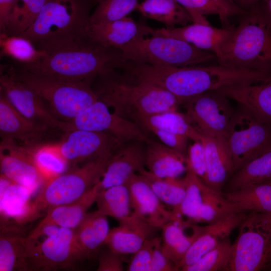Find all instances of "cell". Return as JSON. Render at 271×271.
Instances as JSON below:
<instances>
[{
  "label": "cell",
  "mask_w": 271,
  "mask_h": 271,
  "mask_svg": "<svg viewBox=\"0 0 271 271\" xmlns=\"http://www.w3.org/2000/svg\"><path fill=\"white\" fill-rule=\"evenodd\" d=\"M224 143L234 173L271 149V124L261 121L246 108L240 106L235 111Z\"/></svg>",
  "instance_id": "10"
},
{
  "label": "cell",
  "mask_w": 271,
  "mask_h": 271,
  "mask_svg": "<svg viewBox=\"0 0 271 271\" xmlns=\"http://www.w3.org/2000/svg\"><path fill=\"white\" fill-rule=\"evenodd\" d=\"M240 18L216 56L218 63L271 76V18L261 1Z\"/></svg>",
  "instance_id": "1"
},
{
  "label": "cell",
  "mask_w": 271,
  "mask_h": 271,
  "mask_svg": "<svg viewBox=\"0 0 271 271\" xmlns=\"http://www.w3.org/2000/svg\"><path fill=\"white\" fill-rule=\"evenodd\" d=\"M125 184L129 190L132 212L153 227L162 228L170 221L182 218L166 207L138 174L132 175Z\"/></svg>",
  "instance_id": "18"
},
{
  "label": "cell",
  "mask_w": 271,
  "mask_h": 271,
  "mask_svg": "<svg viewBox=\"0 0 271 271\" xmlns=\"http://www.w3.org/2000/svg\"><path fill=\"white\" fill-rule=\"evenodd\" d=\"M223 194L235 206L237 212L271 214V181L223 192Z\"/></svg>",
  "instance_id": "33"
},
{
  "label": "cell",
  "mask_w": 271,
  "mask_h": 271,
  "mask_svg": "<svg viewBox=\"0 0 271 271\" xmlns=\"http://www.w3.org/2000/svg\"><path fill=\"white\" fill-rule=\"evenodd\" d=\"M15 70L18 78L38 94L62 121H71L98 99L92 81H71L22 68Z\"/></svg>",
  "instance_id": "5"
},
{
  "label": "cell",
  "mask_w": 271,
  "mask_h": 271,
  "mask_svg": "<svg viewBox=\"0 0 271 271\" xmlns=\"http://www.w3.org/2000/svg\"><path fill=\"white\" fill-rule=\"evenodd\" d=\"M189 13L193 23L210 24L205 16H218L222 28H231L230 19L240 17L246 12L233 0H176Z\"/></svg>",
  "instance_id": "31"
},
{
  "label": "cell",
  "mask_w": 271,
  "mask_h": 271,
  "mask_svg": "<svg viewBox=\"0 0 271 271\" xmlns=\"http://www.w3.org/2000/svg\"><path fill=\"white\" fill-rule=\"evenodd\" d=\"M270 181H271V180H270Z\"/></svg>",
  "instance_id": "52"
},
{
  "label": "cell",
  "mask_w": 271,
  "mask_h": 271,
  "mask_svg": "<svg viewBox=\"0 0 271 271\" xmlns=\"http://www.w3.org/2000/svg\"><path fill=\"white\" fill-rule=\"evenodd\" d=\"M13 226L1 227L0 271L30 270L28 259V236Z\"/></svg>",
  "instance_id": "29"
},
{
  "label": "cell",
  "mask_w": 271,
  "mask_h": 271,
  "mask_svg": "<svg viewBox=\"0 0 271 271\" xmlns=\"http://www.w3.org/2000/svg\"><path fill=\"white\" fill-rule=\"evenodd\" d=\"M156 229L132 212L109 230L105 245L120 254H134L147 239L154 237Z\"/></svg>",
  "instance_id": "21"
},
{
  "label": "cell",
  "mask_w": 271,
  "mask_h": 271,
  "mask_svg": "<svg viewBox=\"0 0 271 271\" xmlns=\"http://www.w3.org/2000/svg\"><path fill=\"white\" fill-rule=\"evenodd\" d=\"M58 143L46 144L32 150L35 164L45 183L71 169L60 151Z\"/></svg>",
  "instance_id": "39"
},
{
  "label": "cell",
  "mask_w": 271,
  "mask_h": 271,
  "mask_svg": "<svg viewBox=\"0 0 271 271\" xmlns=\"http://www.w3.org/2000/svg\"><path fill=\"white\" fill-rule=\"evenodd\" d=\"M271 180V149L235 172L226 183L225 192Z\"/></svg>",
  "instance_id": "35"
},
{
  "label": "cell",
  "mask_w": 271,
  "mask_h": 271,
  "mask_svg": "<svg viewBox=\"0 0 271 271\" xmlns=\"http://www.w3.org/2000/svg\"><path fill=\"white\" fill-rule=\"evenodd\" d=\"M132 121L144 132L158 129L186 136L193 142L200 140L201 134L190 123L184 113L178 109L142 115L135 118Z\"/></svg>",
  "instance_id": "32"
},
{
  "label": "cell",
  "mask_w": 271,
  "mask_h": 271,
  "mask_svg": "<svg viewBox=\"0 0 271 271\" xmlns=\"http://www.w3.org/2000/svg\"><path fill=\"white\" fill-rule=\"evenodd\" d=\"M0 166L1 174L27 188L32 194L45 183L35 164L32 150L12 141H1Z\"/></svg>",
  "instance_id": "17"
},
{
  "label": "cell",
  "mask_w": 271,
  "mask_h": 271,
  "mask_svg": "<svg viewBox=\"0 0 271 271\" xmlns=\"http://www.w3.org/2000/svg\"><path fill=\"white\" fill-rule=\"evenodd\" d=\"M2 70L0 91L21 114L34 122L65 132L66 122L58 119L44 100L18 78L14 68Z\"/></svg>",
  "instance_id": "13"
},
{
  "label": "cell",
  "mask_w": 271,
  "mask_h": 271,
  "mask_svg": "<svg viewBox=\"0 0 271 271\" xmlns=\"http://www.w3.org/2000/svg\"><path fill=\"white\" fill-rule=\"evenodd\" d=\"M66 122L65 132L74 129L103 132L123 142H146L149 138L137 124L111 112L109 107L99 99L73 120Z\"/></svg>",
  "instance_id": "14"
},
{
  "label": "cell",
  "mask_w": 271,
  "mask_h": 271,
  "mask_svg": "<svg viewBox=\"0 0 271 271\" xmlns=\"http://www.w3.org/2000/svg\"><path fill=\"white\" fill-rule=\"evenodd\" d=\"M220 91L206 92L183 101L186 117L201 134L224 142L235 111Z\"/></svg>",
  "instance_id": "11"
},
{
  "label": "cell",
  "mask_w": 271,
  "mask_h": 271,
  "mask_svg": "<svg viewBox=\"0 0 271 271\" xmlns=\"http://www.w3.org/2000/svg\"><path fill=\"white\" fill-rule=\"evenodd\" d=\"M46 0H17L10 16L5 33L21 35L34 23Z\"/></svg>",
  "instance_id": "40"
},
{
  "label": "cell",
  "mask_w": 271,
  "mask_h": 271,
  "mask_svg": "<svg viewBox=\"0 0 271 271\" xmlns=\"http://www.w3.org/2000/svg\"><path fill=\"white\" fill-rule=\"evenodd\" d=\"M207 169L206 184L222 193L226 182L233 173V165L223 141L201 134Z\"/></svg>",
  "instance_id": "27"
},
{
  "label": "cell",
  "mask_w": 271,
  "mask_h": 271,
  "mask_svg": "<svg viewBox=\"0 0 271 271\" xmlns=\"http://www.w3.org/2000/svg\"><path fill=\"white\" fill-rule=\"evenodd\" d=\"M145 166V142L131 140L124 142L114 152L101 179L95 184L97 193L125 184L132 175L138 173Z\"/></svg>",
  "instance_id": "16"
},
{
  "label": "cell",
  "mask_w": 271,
  "mask_h": 271,
  "mask_svg": "<svg viewBox=\"0 0 271 271\" xmlns=\"http://www.w3.org/2000/svg\"><path fill=\"white\" fill-rule=\"evenodd\" d=\"M152 30L126 17L109 22L89 23L87 38L104 47L121 51L137 39L151 35Z\"/></svg>",
  "instance_id": "19"
},
{
  "label": "cell",
  "mask_w": 271,
  "mask_h": 271,
  "mask_svg": "<svg viewBox=\"0 0 271 271\" xmlns=\"http://www.w3.org/2000/svg\"><path fill=\"white\" fill-rule=\"evenodd\" d=\"M124 142L108 133L74 129L65 133L58 146L72 168L100 158L111 156Z\"/></svg>",
  "instance_id": "15"
},
{
  "label": "cell",
  "mask_w": 271,
  "mask_h": 271,
  "mask_svg": "<svg viewBox=\"0 0 271 271\" xmlns=\"http://www.w3.org/2000/svg\"><path fill=\"white\" fill-rule=\"evenodd\" d=\"M158 237L147 239L134 253L128 265L129 271H150L153 252Z\"/></svg>",
  "instance_id": "43"
},
{
  "label": "cell",
  "mask_w": 271,
  "mask_h": 271,
  "mask_svg": "<svg viewBox=\"0 0 271 271\" xmlns=\"http://www.w3.org/2000/svg\"><path fill=\"white\" fill-rule=\"evenodd\" d=\"M122 255L109 248L101 251L98 256V271H122L123 270Z\"/></svg>",
  "instance_id": "46"
},
{
  "label": "cell",
  "mask_w": 271,
  "mask_h": 271,
  "mask_svg": "<svg viewBox=\"0 0 271 271\" xmlns=\"http://www.w3.org/2000/svg\"><path fill=\"white\" fill-rule=\"evenodd\" d=\"M137 10L144 17L171 29L193 23L188 12L176 0H144Z\"/></svg>",
  "instance_id": "34"
},
{
  "label": "cell",
  "mask_w": 271,
  "mask_h": 271,
  "mask_svg": "<svg viewBox=\"0 0 271 271\" xmlns=\"http://www.w3.org/2000/svg\"><path fill=\"white\" fill-rule=\"evenodd\" d=\"M150 132L157 137L162 143L187 157V143L189 139L187 137L158 129L152 130Z\"/></svg>",
  "instance_id": "45"
},
{
  "label": "cell",
  "mask_w": 271,
  "mask_h": 271,
  "mask_svg": "<svg viewBox=\"0 0 271 271\" xmlns=\"http://www.w3.org/2000/svg\"><path fill=\"white\" fill-rule=\"evenodd\" d=\"M190 221L182 218L170 221L162 228V247L165 256L178 266L186 252L202 232L204 226L195 224L193 231L187 235L185 230Z\"/></svg>",
  "instance_id": "30"
},
{
  "label": "cell",
  "mask_w": 271,
  "mask_h": 271,
  "mask_svg": "<svg viewBox=\"0 0 271 271\" xmlns=\"http://www.w3.org/2000/svg\"><path fill=\"white\" fill-rule=\"evenodd\" d=\"M35 239L28 237L30 270L74 269L85 260L76 243L74 229L48 226Z\"/></svg>",
  "instance_id": "8"
},
{
  "label": "cell",
  "mask_w": 271,
  "mask_h": 271,
  "mask_svg": "<svg viewBox=\"0 0 271 271\" xmlns=\"http://www.w3.org/2000/svg\"><path fill=\"white\" fill-rule=\"evenodd\" d=\"M111 156L71 168L46 182L33 201L38 211L78 200L100 181Z\"/></svg>",
  "instance_id": "9"
},
{
  "label": "cell",
  "mask_w": 271,
  "mask_h": 271,
  "mask_svg": "<svg viewBox=\"0 0 271 271\" xmlns=\"http://www.w3.org/2000/svg\"><path fill=\"white\" fill-rule=\"evenodd\" d=\"M270 80H271V76H270L269 77H268V78L265 80V81H270Z\"/></svg>",
  "instance_id": "51"
},
{
  "label": "cell",
  "mask_w": 271,
  "mask_h": 271,
  "mask_svg": "<svg viewBox=\"0 0 271 271\" xmlns=\"http://www.w3.org/2000/svg\"><path fill=\"white\" fill-rule=\"evenodd\" d=\"M93 0H46L37 19L22 36L47 53L87 40Z\"/></svg>",
  "instance_id": "3"
},
{
  "label": "cell",
  "mask_w": 271,
  "mask_h": 271,
  "mask_svg": "<svg viewBox=\"0 0 271 271\" xmlns=\"http://www.w3.org/2000/svg\"><path fill=\"white\" fill-rule=\"evenodd\" d=\"M65 133L34 122L21 114L0 91V137L30 150L59 143Z\"/></svg>",
  "instance_id": "12"
},
{
  "label": "cell",
  "mask_w": 271,
  "mask_h": 271,
  "mask_svg": "<svg viewBox=\"0 0 271 271\" xmlns=\"http://www.w3.org/2000/svg\"><path fill=\"white\" fill-rule=\"evenodd\" d=\"M141 37L121 52L123 59L152 65L184 67L216 59L213 53L199 49L183 40L164 36Z\"/></svg>",
  "instance_id": "7"
},
{
  "label": "cell",
  "mask_w": 271,
  "mask_h": 271,
  "mask_svg": "<svg viewBox=\"0 0 271 271\" xmlns=\"http://www.w3.org/2000/svg\"><path fill=\"white\" fill-rule=\"evenodd\" d=\"M261 1L271 18V0H261Z\"/></svg>",
  "instance_id": "50"
},
{
  "label": "cell",
  "mask_w": 271,
  "mask_h": 271,
  "mask_svg": "<svg viewBox=\"0 0 271 271\" xmlns=\"http://www.w3.org/2000/svg\"><path fill=\"white\" fill-rule=\"evenodd\" d=\"M97 193L95 185L78 200L50 208L47 211L45 217L28 237L31 239L35 238L44 228L48 226L76 229L82 221L88 209L95 202Z\"/></svg>",
  "instance_id": "25"
},
{
  "label": "cell",
  "mask_w": 271,
  "mask_h": 271,
  "mask_svg": "<svg viewBox=\"0 0 271 271\" xmlns=\"http://www.w3.org/2000/svg\"><path fill=\"white\" fill-rule=\"evenodd\" d=\"M17 0H0V30L5 33L8 20Z\"/></svg>",
  "instance_id": "48"
},
{
  "label": "cell",
  "mask_w": 271,
  "mask_h": 271,
  "mask_svg": "<svg viewBox=\"0 0 271 271\" xmlns=\"http://www.w3.org/2000/svg\"><path fill=\"white\" fill-rule=\"evenodd\" d=\"M241 9L248 11L256 6L261 0H233Z\"/></svg>",
  "instance_id": "49"
},
{
  "label": "cell",
  "mask_w": 271,
  "mask_h": 271,
  "mask_svg": "<svg viewBox=\"0 0 271 271\" xmlns=\"http://www.w3.org/2000/svg\"><path fill=\"white\" fill-rule=\"evenodd\" d=\"M146 143V166L162 178H178L187 170V159L176 150L150 138Z\"/></svg>",
  "instance_id": "26"
},
{
  "label": "cell",
  "mask_w": 271,
  "mask_h": 271,
  "mask_svg": "<svg viewBox=\"0 0 271 271\" xmlns=\"http://www.w3.org/2000/svg\"><path fill=\"white\" fill-rule=\"evenodd\" d=\"M123 61L120 51L104 47L88 39L51 52L37 63L22 69L71 81H93L118 69Z\"/></svg>",
  "instance_id": "4"
},
{
  "label": "cell",
  "mask_w": 271,
  "mask_h": 271,
  "mask_svg": "<svg viewBox=\"0 0 271 271\" xmlns=\"http://www.w3.org/2000/svg\"><path fill=\"white\" fill-rule=\"evenodd\" d=\"M232 244L227 237L194 263L181 268L182 271H226Z\"/></svg>",
  "instance_id": "41"
},
{
  "label": "cell",
  "mask_w": 271,
  "mask_h": 271,
  "mask_svg": "<svg viewBox=\"0 0 271 271\" xmlns=\"http://www.w3.org/2000/svg\"><path fill=\"white\" fill-rule=\"evenodd\" d=\"M226 271L271 269V214L247 212L238 227Z\"/></svg>",
  "instance_id": "6"
},
{
  "label": "cell",
  "mask_w": 271,
  "mask_h": 271,
  "mask_svg": "<svg viewBox=\"0 0 271 271\" xmlns=\"http://www.w3.org/2000/svg\"><path fill=\"white\" fill-rule=\"evenodd\" d=\"M2 56L9 57L26 67L33 65L44 58L47 52L38 49L29 39L22 35L1 33Z\"/></svg>",
  "instance_id": "37"
},
{
  "label": "cell",
  "mask_w": 271,
  "mask_h": 271,
  "mask_svg": "<svg viewBox=\"0 0 271 271\" xmlns=\"http://www.w3.org/2000/svg\"><path fill=\"white\" fill-rule=\"evenodd\" d=\"M32 194L24 186L14 183L1 174L0 208L3 221L13 219L19 224L27 223L40 213L30 200Z\"/></svg>",
  "instance_id": "23"
},
{
  "label": "cell",
  "mask_w": 271,
  "mask_h": 271,
  "mask_svg": "<svg viewBox=\"0 0 271 271\" xmlns=\"http://www.w3.org/2000/svg\"><path fill=\"white\" fill-rule=\"evenodd\" d=\"M220 91L259 120L271 124V80L232 86Z\"/></svg>",
  "instance_id": "24"
},
{
  "label": "cell",
  "mask_w": 271,
  "mask_h": 271,
  "mask_svg": "<svg viewBox=\"0 0 271 271\" xmlns=\"http://www.w3.org/2000/svg\"><path fill=\"white\" fill-rule=\"evenodd\" d=\"M246 213L235 212L219 220L204 226L203 229L188 249L178 266V270L190 265L215 247L222 240L229 237L244 219Z\"/></svg>",
  "instance_id": "22"
},
{
  "label": "cell",
  "mask_w": 271,
  "mask_h": 271,
  "mask_svg": "<svg viewBox=\"0 0 271 271\" xmlns=\"http://www.w3.org/2000/svg\"><path fill=\"white\" fill-rule=\"evenodd\" d=\"M138 5V0H96V7L90 14L89 23H106L122 19L137 9Z\"/></svg>",
  "instance_id": "42"
},
{
  "label": "cell",
  "mask_w": 271,
  "mask_h": 271,
  "mask_svg": "<svg viewBox=\"0 0 271 271\" xmlns=\"http://www.w3.org/2000/svg\"><path fill=\"white\" fill-rule=\"evenodd\" d=\"M137 174L164 203L171 207L172 212L177 217L182 218L180 208L186 193L184 177L162 178L153 175L145 168Z\"/></svg>",
  "instance_id": "36"
},
{
  "label": "cell",
  "mask_w": 271,
  "mask_h": 271,
  "mask_svg": "<svg viewBox=\"0 0 271 271\" xmlns=\"http://www.w3.org/2000/svg\"><path fill=\"white\" fill-rule=\"evenodd\" d=\"M109 230L106 215L97 210L86 214L75 230L76 241L85 260L98 253Z\"/></svg>",
  "instance_id": "28"
},
{
  "label": "cell",
  "mask_w": 271,
  "mask_h": 271,
  "mask_svg": "<svg viewBox=\"0 0 271 271\" xmlns=\"http://www.w3.org/2000/svg\"><path fill=\"white\" fill-rule=\"evenodd\" d=\"M231 28H218L210 24L192 23L174 28L152 29L151 35H160L177 38L195 47L217 55L224 43L230 35Z\"/></svg>",
  "instance_id": "20"
},
{
  "label": "cell",
  "mask_w": 271,
  "mask_h": 271,
  "mask_svg": "<svg viewBox=\"0 0 271 271\" xmlns=\"http://www.w3.org/2000/svg\"><path fill=\"white\" fill-rule=\"evenodd\" d=\"M162 238L158 237L153 252L150 271L177 270L175 264L164 254Z\"/></svg>",
  "instance_id": "47"
},
{
  "label": "cell",
  "mask_w": 271,
  "mask_h": 271,
  "mask_svg": "<svg viewBox=\"0 0 271 271\" xmlns=\"http://www.w3.org/2000/svg\"><path fill=\"white\" fill-rule=\"evenodd\" d=\"M95 202L98 211L118 221L132 213L130 212L129 192L125 184L113 186L98 192Z\"/></svg>",
  "instance_id": "38"
},
{
  "label": "cell",
  "mask_w": 271,
  "mask_h": 271,
  "mask_svg": "<svg viewBox=\"0 0 271 271\" xmlns=\"http://www.w3.org/2000/svg\"><path fill=\"white\" fill-rule=\"evenodd\" d=\"M187 165L205 184L207 177L206 157L200 141L194 142L188 148Z\"/></svg>",
  "instance_id": "44"
},
{
  "label": "cell",
  "mask_w": 271,
  "mask_h": 271,
  "mask_svg": "<svg viewBox=\"0 0 271 271\" xmlns=\"http://www.w3.org/2000/svg\"><path fill=\"white\" fill-rule=\"evenodd\" d=\"M116 69L96 77L92 87L98 99L113 112L132 121L135 118L178 109V99L152 84L132 79Z\"/></svg>",
  "instance_id": "2"
}]
</instances>
